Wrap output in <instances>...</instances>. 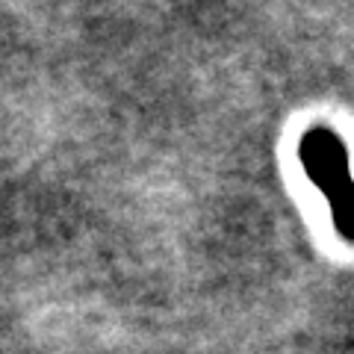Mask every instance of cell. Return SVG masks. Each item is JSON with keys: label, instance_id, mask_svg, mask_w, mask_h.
<instances>
[{"label": "cell", "instance_id": "obj_1", "mask_svg": "<svg viewBox=\"0 0 354 354\" xmlns=\"http://www.w3.org/2000/svg\"><path fill=\"white\" fill-rule=\"evenodd\" d=\"M298 160L316 189L325 195L339 236L354 242V177L342 139L328 127L307 130L298 142Z\"/></svg>", "mask_w": 354, "mask_h": 354}]
</instances>
